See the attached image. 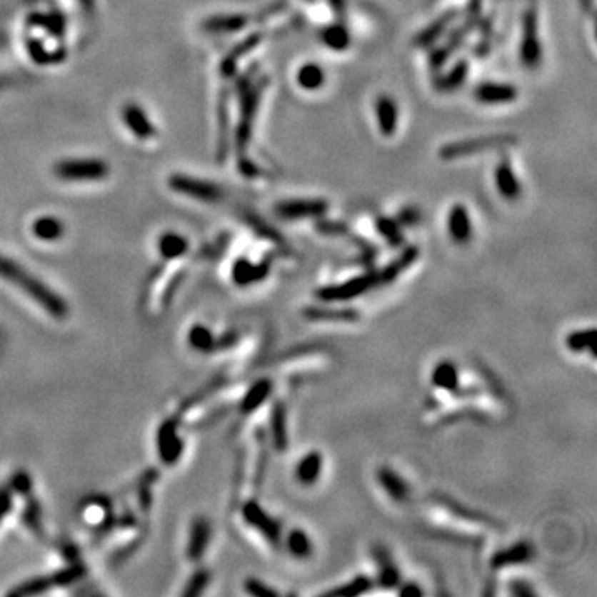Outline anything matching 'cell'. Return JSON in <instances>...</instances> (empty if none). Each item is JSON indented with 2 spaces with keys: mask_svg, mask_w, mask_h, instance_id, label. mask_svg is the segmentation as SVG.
<instances>
[{
  "mask_svg": "<svg viewBox=\"0 0 597 597\" xmlns=\"http://www.w3.org/2000/svg\"><path fill=\"white\" fill-rule=\"evenodd\" d=\"M12 508V498H10V493L2 491L0 493V521H2L5 514L10 511Z\"/></svg>",
  "mask_w": 597,
  "mask_h": 597,
  "instance_id": "cell-51",
  "label": "cell"
},
{
  "mask_svg": "<svg viewBox=\"0 0 597 597\" xmlns=\"http://www.w3.org/2000/svg\"><path fill=\"white\" fill-rule=\"evenodd\" d=\"M375 111H377V121L380 133L383 136H393V133L397 131L398 125V108L397 103L388 95L378 96L377 103H375Z\"/></svg>",
  "mask_w": 597,
  "mask_h": 597,
  "instance_id": "cell-20",
  "label": "cell"
},
{
  "mask_svg": "<svg viewBox=\"0 0 597 597\" xmlns=\"http://www.w3.org/2000/svg\"><path fill=\"white\" fill-rule=\"evenodd\" d=\"M0 277L10 284L17 286L24 294L39 303L45 312L56 318H64L69 313V307L64 298L55 294L47 284H44L39 277L25 271L19 262L0 254Z\"/></svg>",
  "mask_w": 597,
  "mask_h": 597,
  "instance_id": "cell-1",
  "label": "cell"
},
{
  "mask_svg": "<svg viewBox=\"0 0 597 597\" xmlns=\"http://www.w3.org/2000/svg\"><path fill=\"white\" fill-rule=\"evenodd\" d=\"M566 347L576 353L589 350L591 355L596 357V331L594 328H586V331H576L569 333L566 337Z\"/></svg>",
  "mask_w": 597,
  "mask_h": 597,
  "instance_id": "cell-37",
  "label": "cell"
},
{
  "mask_svg": "<svg viewBox=\"0 0 597 597\" xmlns=\"http://www.w3.org/2000/svg\"><path fill=\"white\" fill-rule=\"evenodd\" d=\"M303 317L312 322H357L360 313L353 308L308 307L303 311Z\"/></svg>",
  "mask_w": 597,
  "mask_h": 597,
  "instance_id": "cell-25",
  "label": "cell"
},
{
  "mask_svg": "<svg viewBox=\"0 0 597 597\" xmlns=\"http://www.w3.org/2000/svg\"><path fill=\"white\" fill-rule=\"evenodd\" d=\"M372 588H373V581L370 579L368 576H357V578L348 581V583L338 586V588H333L331 591H327V593H323V596L357 597V596L367 594Z\"/></svg>",
  "mask_w": 597,
  "mask_h": 597,
  "instance_id": "cell-35",
  "label": "cell"
},
{
  "mask_svg": "<svg viewBox=\"0 0 597 597\" xmlns=\"http://www.w3.org/2000/svg\"><path fill=\"white\" fill-rule=\"evenodd\" d=\"M189 343L199 350V352H213L218 348V341H216L213 333L208 327L204 326H194L189 332Z\"/></svg>",
  "mask_w": 597,
  "mask_h": 597,
  "instance_id": "cell-41",
  "label": "cell"
},
{
  "mask_svg": "<svg viewBox=\"0 0 597 597\" xmlns=\"http://www.w3.org/2000/svg\"><path fill=\"white\" fill-rule=\"evenodd\" d=\"M244 589L248 591L251 596H256V597H277V596H279V593H277L276 589L269 588V586L262 583V581L254 579V578H249L248 581H246Z\"/></svg>",
  "mask_w": 597,
  "mask_h": 597,
  "instance_id": "cell-43",
  "label": "cell"
},
{
  "mask_svg": "<svg viewBox=\"0 0 597 597\" xmlns=\"http://www.w3.org/2000/svg\"><path fill=\"white\" fill-rule=\"evenodd\" d=\"M438 501L443 504V506L448 509V511H451L453 514H456V516H460L463 519H470L473 523H481V524H495L493 519H490L485 514H481L480 511H475V509H470V508H465L463 504L456 503L455 499L448 498V496H438L436 498Z\"/></svg>",
  "mask_w": 597,
  "mask_h": 597,
  "instance_id": "cell-40",
  "label": "cell"
},
{
  "mask_svg": "<svg viewBox=\"0 0 597 597\" xmlns=\"http://www.w3.org/2000/svg\"><path fill=\"white\" fill-rule=\"evenodd\" d=\"M328 204L323 199H292L276 204V214L282 219H303L318 218L327 213Z\"/></svg>",
  "mask_w": 597,
  "mask_h": 597,
  "instance_id": "cell-9",
  "label": "cell"
},
{
  "mask_svg": "<svg viewBox=\"0 0 597 597\" xmlns=\"http://www.w3.org/2000/svg\"><path fill=\"white\" fill-rule=\"evenodd\" d=\"M267 81L264 79L256 80L252 84L251 89L246 91V94L241 95V101H243V106H241V118L238 130H236V149H238V158L246 156V149L251 141L252 136V126H254V118L257 113V108H259L261 95Z\"/></svg>",
  "mask_w": 597,
  "mask_h": 597,
  "instance_id": "cell-2",
  "label": "cell"
},
{
  "mask_svg": "<svg viewBox=\"0 0 597 597\" xmlns=\"http://www.w3.org/2000/svg\"><path fill=\"white\" fill-rule=\"evenodd\" d=\"M32 233L35 234V238H39L40 241L51 243V241H59L61 236H64L65 228L64 223H61L60 219L54 218V216H42V218L35 219L32 226Z\"/></svg>",
  "mask_w": 597,
  "mask_h": 597,
  "instance_id": "cell-33",
  "label": "cell"
},
{
  "mask_svg": "<svg viewBox=\"0 0 597 597\" xmlns=\"http://www.w3.org/2000/svg\"><path fill=\"white\" fill-rule=\"evenodd\" d=\"M188 248V241L176 233L163 234L158 241V251L164 259H178V257L186 254Z\"/></svg>",
  "mask_w": 597,
  "mask_h": 597,
  "instance_id": "cell-34",
  "label": "cell"
},
{
  "mask_svg": "<svg viewBox=\"0 0 597 597\" xmlns=\"http://www.w3.org/2000/svg\"><path fill=\"white\" fill-rule=\"evenodd\" d=\"M208 583H209V574L204 573V571H199V573L194 574L191 581H189L188 588L184 589V596H188V597L199 596L206 589Z\"/></svg>",
  "mask_w": 597,
  "mask_h": 597,
  "instance_id": "cell-44",
  "label": "cell"
},
{
  "mask_svg": "<svg viewBox=\"0 0 597 597\" xmlns=\"http://www.w3.org/2000/svg\"><path fill=\"white\" fill-rule=\"evenodd\" d=\"M421 221V211L418 208H415V206H408V208H403L397 214V223L400 226H416Z\"/></svg>",
  "mask_w": 597,
  "mask_h": 597,
  "instance_id": "cell-46",
  "label": "cell"
},
{
  "mask_svg": "<svg viewBox=\"0 0 597 597\" xmlns=\"http://www.w3.org/2000/svg\"><path fill=\"white\" fill-rule=\"evenodd\" d=\"M496 188L499 194L508 201H514L521 196V184H519V179L514 174L511 163L508 159H503L501 163L496 166Z\"/></svg>",
  "mask_w": 597,
  "mask_h": 597,
  "instance_id": "cell-21",
  "label": "cell"
},
{
  "mask_svg": "<svg viewBox=\"0 0 597 597\" xmlns=\"http://www.w3.org/2000/svg\"><path fill=\"white\" fill-rule=\"evenodd\" d=\"M271 271V262L262 261L259 264H254L251 262L248 257H241L234 262L233 266V279L238 286H249L254 284V282H259L266 279V276L269 274Z\"/></svg>",
  "mask_w": 597,
  "mask_h": 597,
  "instance_id": "cell-13",
  "label": "cell"
},
{
  "mask_svg": "<svg viewBox=\"0 0 597 597\" xmlns=\"http://www.w3.org/2000/svg\"><path fill=\"white\" fill-rule=\"evenodd\" d=\"M475 99L485 105H501L518 99V90L508 84H481L475 90Z\"/></svg>",
  "mask_w": 597,
  "mask_h": 597,
  "instance_id": "cell-18",
  "label": "cell"
},
{
  "mask_svg": "<svg viewBox=\"0 0 597 597\" xmlns=\"http://www.w3.org/2000/svg\"><path fill=\"white\" fill-rule=\"evenodd\" d=\"M323 458L318 451H311L301 458L296 468V478L302 485H313L321 478Z\"/></svg>",
  "mask_w": 597,
  "mask_h": 597,
  "instance_id": "cell-27",
  "label": "cell"
},
{
  "mask_svg": "<svg viewBox=\"0 0 597 597\" xmlns=\"http://www.w3.org/2000/svg\"><path fill=\"white\" fill-rule=\"evenodd\" d=\"M55 176L64 181H101L108 176V164L101 159H65L55 164Z\"/></svg>",
  "mask_w": 597,
  "mask_h": 597,
  "instance_id": "cell-5",
  "label": "cell"
},
{
  "mask_svg": "<svg viewBox=\"0 0 597 597\" xmlns=\"http://www.w3.org/2000/svg\"><path fill=\"white\" fill-rule=\"evenodd\" d=\"M468 70H470L468 60H458L450 71H446L445 75H441L435 80V89L441 91V94H448V91L460 89V86L465 84Z\"/></svg>",
  "mask_w": 597,
  "mask_h": 597,
  "instance_id": "cell-31",
  "label": "cell"
},
{
  "mask_svg": "<svg viewBox=\"0 0 597 597\" xmlns=\"http://www.w3.org/2000/svg\"><path fill=\"white\" fill-rule=\"evenodd\" d=\"M81 576H84V569L79 568V566H75V568H70L64 571V573H59L55 576H50V578H42V579H35V581H30L27 584H22L20 588L14 589L12 596H32V594H39V593H44V591H47L50 588H55V586H65L69 583H74V581L80 579Z\"/></svg>",
  "mask_w": 597,
  "mask_h": 597,
  "instance_id": "cell-10",
  "label": "cell"
},
{
  "mask_svg": "<svg viewBox=\"0 0 597 597\" xmlns=\"http://www.w3.org/2000/svg\"><path fill=\"white\" fill-rule=\"evenodd\" d=\"M229 95L228 91H223L219 96L218 105V125H219V136H218V161L223 163L229 151Z\"/></svg>",
  "mask_w": 597,
  "mask_h": 597,
  "instance_id": "cell-28",
  "label": "cell"
},
{
  "mask_svg": "<svg viewBox=\"0 0 597 597\" xmlns=\"http://www.w3.org/2000/svg\"><path fill=\"white\" fill-rule=\"evenodd\" d=\"M458 10L456 9H450L446 10L445 14H441L438 19L433 20L428 27L421 30V32L416 35L413 39V45L416 49H426L430 47L431 44H435L436 40H438L441 35L446 32V29L450 27V25L455 22L456 17H458Z\"/></svg>",
  "mask_w": 597,
  "mask_h": 597,
  "instance_id": "cell-16",
  "label": "cell"
},
{
  "mask_svg": "<svg viewBox=\"0 0 597 597\" xmlns=\"http://www.w3.org/2000/svg\"><path fill=\"white\" fill-rule=\"evenodd\" d=\"M249 19L246 15H214L203 22V30L213 34H233L248 27Z\"/></svg>",
  "mask_w": 597,
  "mask_h": 597,
  "instance_id": "cell-23",
  "label": "cell"
},
{
  "mask_svg": "<svg viewBox=\"0 0 597 597\" xmlns=\"http://www.w3.org/2000/svg\"><path fill=\"white\" fill-rule=\"evenodd\" d=\"M398 594L403 596V597H411V596H423V589L420 588L416 583H405V584H398Z\"/></svg>",
  "mask_w": 597,
  "mask_h": 597,
  "instance_id": "cell-50",
  "label": "cell"
},
{
  "mask_svg": "<svg viewBox=\"0 0 597 597\" xmlns=\"http://www.w3.org/2000/svg\"><path fill=\"white\" fill-rule=\"evenodd\" d=\"M418 254H420L418 248L411 246V248H406L403 252H401L397 259H393L390 264L385 266L382 271H377L378 286H388V284H392L395 279H398V276L403 274V272L408 269V267L413 264L416 259H418Z\"/></svg>",
  "mask_w": 597,
  "mask_h": 597,
  "instance_id": "cell-19",
  "label": "cell"
},
{
  "mask_svg": "<svg viewBox=\"0 0 597 597\" xmlns=\"http://www.w3.org/2000/svg\"><path fill=\"white\" fill-rule=\"evenodd\" d=\"M248 223L251 224V228H254V229H256L257 233H259V234L266 236V238H269V239H272V241H276V243H282L281 234H277L274 229H271L269 226L262 223V221H261L259 218H256V216L249 214V216H248Z\"/></svg>",
  "mask_w": 597,
  "mask_h": 597,
  "instance_id": "cell-47",
  "label": "cell"
},
{
  "mask_svg": "<svg viewBox=\"0 0 597 597\" xmlns=\"http://www.w3.org/2000/svg\"><path fill=\"white\" fill-rule=\"evenodd\" d=\"M316 229L326 236H342L348 233L347 224L337 223V221H318Z\"/></svg>",
  "mask_w": 597,
  "mask_h": 597,
  "instance_id": "cell-45",
  "label": "cell"
},
{
  "mask_svg": "<svg viewBox=\"0 0 597 597\" xmlns=\"http://www.w3.org/2000/svg\"><path fill=\"white\" fill-rule=\"evenodd\" d=\"M261 40H262V34L256 32L249 35L248 39H244L241 44L236 45V47L224 56L223 61H221V74H223V76L233 75L236 69H238L239 61L243 60L246 55L251 54V51L261 44Z\"/></svg>",
  "mask_w": 597,
  "mask_h": 597,
  "instance_id": "cell-22",
  "label": "cell"
},
{
  "mask_svg": "<svg viewBox=\"0 0 597 597\" xmlns=\"http://www.w3.org/2000/svg\"><path fill=\"white\" fill-rule=\"evenodd\" d=\"M431 383H433L436 388L455 393L456 390L460 388V373H458L456 365L453 362H448V360L440 362L433 368V373H431Z\"/></svg>",
  "mask_w": 597,
  "mask_h": 597,
  "instance_id": "cell-29",
  "label": "cell"
},
{
  "mask_svg": "<svg viewBox=\"0 0 597 597\" xmlns=\"http://www.w3.org/2000/svg\"><path fill=\"white\" fill-rule=\"evenodd\" d=\"M509 593L516 597H534L536 596V591L533 589L531 584H528L526 581H521V579H514L509 583Z\"/></svg>",
  "mask_w": 597,
  "mask_h": 597,
  "instance_id": "cell-48",
  "label": "cell"
},
{
  "mask_svg": "<svg viewBox=\"0 0 597 597\" xmlns=\"http://www.w3.org/2000/svg\"><path fill=\"white\" fill-rule=\"evenodd\" d=\"M373 558L378 566V584L383 589H397L401 583L400 569L395 566L392 556L383 546H373Z\"/></svg>",
  "mask_w": 597,
  "mask_h": 597,
  "instance_id": "cell-15",
  "label": "cell"
},
{
  "mask_svg": "<svg viewBox=\"0 0 597 597\" xmlns=\"http://www.w3.org/2000/svg\"><path fill=\"white\" fill-rule=\"evenodd\" d=\"M518 143V138L513 135H493V136H480L470 138V140H460L448 143L440 149V156L443 159H456L461 156H470V154L485 153L490 149L511 148Z\"/></svg>",
  "mask_w": 597,
  "mask_h": 597,
  "instance_id": "cell-3",
  "label": "cell"
},
{
  "mask_svg": "<svg viewBox=\"0 0 597 597\" xmlns=\"http://www.w3.org/2000/svg\"><path fill=\"white\" fill-rule=\"evenodd\" d=\"M211 539V526L206 519H196L189 534V544H188V556L193 561L199 559L204 554Z\"/></svg>",
  "mask_w": 597,
  "mask_h": 597,
  "instance_id": "cell-30",
  "label": "cell"
},
{
  "mask_svg": "<svg viewBox=\"0 0 597 597\" xmlns=\"http://www.w3.org/2000/svg\"><path fill=\"white\" fill-rule=\"evenodd\" d=\"M321 35H322V42L332 50L341 51V50H346L350 45L348 30L343 27L342 24L327 25V27L322 30Z\"/></svg>",
  "mask_w": 597,
  "mask_h": 597,
  "instance_id": "cell-38",
  "label": "cell"
},
{
  "mask_svg": "<svg viewBox=\"0 0 597 597\" xmlns=\"http://www.w3.org/2000/svg\"><path fill=\"white\" fill-rule=\"evenodd\" d=\"M377 481L380 483V486L383 488L385 493L392 499H395V501H405L410 495L408 485H406L403 478H401L397 471H393L392 468H378Z\"/></svg>",
  "mask_w": 597,
  "mask_h": 597,
  "instance_id": "cell-24",
  "label": "cell"
},
{
  "mask_svg": "<svg viewBox=\"0 0 597 597\" xmlns=\"http://www.w3.org/2000/svg\"><path fill=\"white\" fill-rule=\"evenodd\" d=\"M121 115L128 130H130L138 140L146 141L156 136V128H154L151 120H149L141 106L135 105V103H128V105L123 108Z\"/></svg>",
  "mask_w": 597,
  "mask_h": 597,
  "instance_id": "cell-11",
  "label": "cell"
},
{
  "mask_svg": "<svg viewBox=\"0 0 597 597\" xmlns=\"http://www.w3.org/2000/svg\"><path fill=\"white\" fill-rule=\"evenodd\" d=\"M373 287H378V274L377 271H368L362 276L341 282V284L322 287L316 292V296L322 302H346L363 296L365 292L373 289Z\"/></svg>",
  "mask_w": 597,
  "mask_h": 597,
  "instance_id": "cell-4",
  "label": "cell"
},
{
  "mask_svg": "<svg viewBox=\"0 0 597 597\" xmlns=\"http://www.w3.org/2000/svg\"><path fill=\"white\" fill-rule=\"evenodd\" d=\"M543 51L538 35V12L534 5L524 10L523 14V42H521V61L526 69H538L541 64Z\"/></svg>",
  "mask_w": 597,
  "mask_h": 597,
  "instance_id": "cell-7",
  "label": "cell"
},
{
  "mask_svg": "<svg viewBox=\"0 0 597 597\" xmlns=\"http://www.w3.org/2000/svg\"><path fill=\"white\" fill-rule=\"evenodd\" d=\"M286 546L296 559H307V558H311L313 553L312 539L308 538V534L306 531H302V529H298V528L292 529V531L289 533Z\"/></svg>",
  "mask_w": 597,
  "mask_h": 597,
  "instance_id": "cell-36",
  "label": "cell"
},
{
  "mask_svg": "<svg viewBox=\"0 0 597 597\" xmlns=\"http://www.w3.org/2000/svg\"><path fill=\"white\" fill-rule=\"evenodd\" d=\"M271 435L272 443L277 451H286L289 445V435H287V411L284 403L277 401L271 411Z\"/></svg>",
  "mask_w": 597,
  "mask_h": 597,
  "instance_id": "cell-26",
  "label": "cell"
},
{
  "mask_svg": "<svg viewBox=\"0 0 597 597\" xmlns=\"http://www.w3.org/2000/svg\"><path fill=\"white\" fill-rule=\"evenodd\" d=\"M272 388H274L272 380L269 378L257 380V382L248 390V393L244 395L243 401H241V410H243L244 413H251V411L259 408V406L271 397Z\"/></svg>",
  "mask_w": 597,
  "mask_h": 597,
  "instance_id": "cell-32",
  "label": "cell"
},
{
  "mask_svg": "<svg viewBox=\"0 0 597 597\" xmlns=\"http://www.w3.org/2000/svg\"><path fill=\"white\" fill-rule=\"evenodd\" d=\"M158 453L164 463H174L183 453V441L179 438L174 421H164L158 430Z\"/></svg>",
  "mask_w": 597,
  "mask_h": 597,
  "instance_id": "cell-12",
  "label": "cell"
},
{
  "mask_svg": "<svg viewBox=\"0 0 597 597\" xmlns=\"http://www.w3.org/2000/svg\"><path fill=\"white\" fill-rule=\"evenodd\" d=\"M256 75H257V65L249 69L238 81H236V90H238V95H243L251 89L252 84L256 81Z\"/></svg>",
  "mask_w": 597,
  "mask_h": 597,
  "instance_id": "cell-49",
  "label": "cell"
},
{
  "mask_svg": "<svg viewBox=\"0 0 597 597\" xmlns=\"http://www.w3.org/2000/svg\"><path fill=\"white\" fill-rule=\"evenodd\" d=\"M246 523L256 528L272 546H279L282 538L281 523H277L269 513H266L257 501H248L243 508Z\"/></svg>",
  "mask_w": 597,
  "mask_h": 597,
  "instance_id": "cell-8",
  "label": "cell"
},
{
  "mask_svg": "<svg viewBox=\"0 0 597 597\" xmlns=\"http://www.w3.org/2000/svg\"><path fill=\"white\" fill-rule=\"evenodd\" d=\"M333 12H336L338 17H342L343 12H346V0H328Z\"/></svg>",
  "mask_w": 597,
  "mask_h": 597,
  "instance_id": "cell-52",
  "label": "cell"
},
{
  "mask_svg": "<svg viewBox=\"0 0 597 597\" xmlns=\"http://www.w3.org/2000/svg\"><path fill=\"white\" fill-rule=\"evenodd\" d=\"M326 81V74L321 69V65L317 64H306L301 66L297 74V84L302 86L303 90H317L321 89Z\"/></svg>",
  "mask_w": 597,
  "mask_h": 597,
  "instance_id": "cell-39",
  "label": "cell"
},
{
  "mask_svg": "<svg viewBox=\"0 0 597 597\" xmlns=\"http://www.w3.org/2000/svg\"><path fill=\"white\" fill-rule=\"evenodd\" d=\"M448 233L458 244H466L471 239V219L463 204H455L448 213Z\"/></svg>",
  "mask_w": 597,
  "mask_h": 597,
  "instance_id": "cell-17",
  "label": "cell"
},
{
  "mask_svg": "<svg viewBox=\"0 0 597 597\" xmlns=\"http://www.w3.org/2000/svg\"><path fill=\"white\" fill-rule=\"evenodd\" d=\"M534 549L529 543L519 541L514 543L513 546L504 548L498 553L493 554L491 558V568L493 569H503L508 568V566H516V564H524L529 563L533 559Z\"/></svg>",
  "mask_w": 597,
  "mask_h": 597,
  "instance_id": "cell-14",
  "label": "cell"
},
{
  "mask_svg": "<svg viewBox=\"0 0 597 597\" xmlns=\"http://www.w3.org/2000/svg\"><path fill=\"white\" fill-rule=\"evenodd\" d=\"M375 224H377L378 233L383 236L385 241H387L392 248H400V246L403 244V234H401V231H400L401 226L397 223V221H393L390 218H378Z\"/></svg>",
  "mask_w": 597,
  "mask_h": 597,
  "instance_id": "cell-42",
  "label": "cell"
},
{
  "mask_svg": "<svg viewBox=\"0 0 597 597\" xmlns=\"http://www.w3.org/2000/svg\"><path fill=\"white\" fill-rule=\"evenodd\" d=\"M168 184L173 191L198 201H204V203H218L223 198V189L218 184L186 176V174H173V176H169Z\"/></svg>",
  "mask_w": 597,
  "mask_h": 597,
  "instance_id": "cell-6",
  "label": "cell"
}]
</instances>
